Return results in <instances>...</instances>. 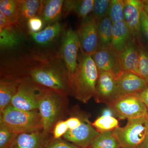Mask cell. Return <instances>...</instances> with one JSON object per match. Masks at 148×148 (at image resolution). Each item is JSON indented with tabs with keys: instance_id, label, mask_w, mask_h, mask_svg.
I'll return each instance as SVG.
<instances>
[{
	"instance_id": "d590c367",
	"label": "cell",
	"mask_w": 148,
	"mask_h": 148,
	"mask_svg": "<svg viewBox=\"0 0 148 148\" xmlns=\"http://www.w3.org/2000/svg\"><path fill=\"white\" fill-rule=\"evenodd\" d=\"M77 1H64L62 15L67 16L71 12H73Z\"/></svg>"
},
{
	"instance_id": "ba28073f",
	"label": "cell",
	"mask_w": 148,
	"mask_h": 148,
	"mask_svg": "<svg viewBox=\"0 0 148 148\" xmlns=\"http://www.w3.org/2000/svg\"><path fill=\"white\" fill-rule=\"evenodd\" d=\"M99 20L92 14L82 20L76 32L82 53L91 56L99 48L98 27Z\"/></svg>"
},
{
	"instance_id": "ab89813d",
	"label": "cell",
	"mask_w": 148,
	"mask_h": 148,
	"mask_svg": "<svg viewBox=\"0 0 148 148\" xmlns=\"http://www.w3.org/2000/svg\"><path fill=\"white\" fill-rule=\"evenodd\" d=\"M141 1L143 10L148 16V0H141Z\"/></svg>"
},
{
	"instance_id": "4dcf8cb0",
	"label": "cell",
	"mask_w": 148,
	"mask_h": 148,
	"mask_svg": "<svg viewBox=\"0 0 148 148\" xmlns=\"http://www.w3.org/2000/svg\"><path fill=\"white\" fill-rule=\"evenodd\" d=\"M111 1V0H94L92 15L99 21L108 16Z\"/></svg>"
},
{
	"instance_id": "7402d4cb",
	"label": "cell",
	"mask_w": 148,
	"mask_h": 148,
	"mask_svg": "<svg viewBox=\"0 0 148 148\" xmlns=\"http://www.w3.org/2000/svg\"><path fill=\"white\" fill-rule=\"evenodd\" d=\"M16 27L12 26L7 28H0L1 49H12L20 44L21 37L16 30Z\"/></svg>"
},
{
	"instance_id": "ee69618b",
	"label": "cell",
	"mask_w": 148,
	"mask_h": 148,
	"mask_svg": "<svg viewBox=\"0 0 148 148\" xmlns=\"http://www.w3.org/2000/svg\"><path fill=\"white\" fill-rule=\"evenodd\" d=\"M119 148H121V147H119Z\"/></svg>"
},
{
	"instance_id": "83f0119b",
	"label": "cell",
	"mask_w": 148,
	"mask_h": 148,
	"mask_svg": "<svg viewBox=\"0 0 148 148\" xmlns=\"http://www.w3.org/2000/svg\"><path fill=\"white\" fill-rule=\"evenodd\" d=\"M125 0H111L108 16L113 24L124 21Z\"/></svg>"
},
{
	"instance_id": "60d3db41",
	"label": "cell",
	"mask_w": 148,
	"mask_h": 148,
	"mask_svg": "<svg viewBox=\"0 0 148 148\" xmlns=\"http://www.w3.org/2000/svg\"><path fill=\"white\" fill-rule=\"evenodd\" d=\"M112 112L110 109H106L103 111V116H112Z\"/></svg>"
},
{
	"instance_id": "8fae6325",
	"label": "cell",
	"mask_w": 148,
	"mask_h": 148,
	"mask_svg": "<svg viewBox=\"0 0 148 148\" xmlns=\"http://www.w3.org/2000/svg\"><path fill=\"white\" fill-rule=\"evenodd\" d=\"M100 132L88 121H82L79 126L75 129L69 130L63 137L64 140L82 148L90 147Z\"/></svg>"
},
{
	"instance_id": "8d00e7d4",
	"label": "cell",
	"mask_w": 148,
	"mask_h": 148,
	"mask_svg": "<svg viewBox=\"0 0 148 148\" xmlns=\"http://www.w3.org/2000/svg\"><path fill=\"white\" fill-rule=\"evenodd\" d=\"M69 130L75 129L80 125L82 120L76 117H72L66 120Z\"/></svg>"
},
{
	"instance_id": "4fadbf2b",
	"label": "cell",
	"mask_w": 148,
	"mask_h": 148,
	"mask_svg": "<svg viewBox=\"0 0 148 148\" xmlns=\"http://www.w3.org/2000/svg\"><path fill=\"white\" fill-rule=\"evenodd\" d=\"M116 80L119 97L139 94L148 88L142 77L131 72L121 71L116 77Z\"/></svg>"
},
{
	"instance_id": "ffe728a7",
	"label": "cell",
	"mask_w": 148,
	"mask_h": 148,
	"mask_svg": "<svg viewBox=\"0 0 148 148\" xmlns=\"http://www.w3.org/2000/svg\"><path fill=\"white\" fill-rule=\"evenodd\" d=\"M41 4V1L38 0L18 1V28L27 24L30 18L38 16Z\"/></svg>"
},
{
	"instance_id": "f35d334b",
	"label": "cell",
	"mask_w": 148,
	"mask_h": 148,
	"mask_svg": "<svg viewBox=\"0 0 148 148\" xmlns=\"http://www.w3.org/2000/svg\"><path fill=\"white\" fill-rule=\"evenodd\" d=\"M140 97L148 110V88L140 93Z\"/></svg>"
},
{
	"instance_id": "1f68e13d",
	"label": "cell",
	"mask_w": 148,
	"mask_h": 148,
	"mask_svg": "<svg viewBox=\"0 0 148 148\" xmlns=\"http://www.w3.org/2000/svg\"><path fill=\"white\" fill-rule=\"evenodd\" d=\"M140 29L141 42L148 47V16L143 9L140 15Z\"/></svg>"
},
{
	"instance_id": "484cf974",
	"label": "cell",
	"mask_w": 148,
	"mask_h": 148,
	"mask_svg": "<svg viewBox=\"0 0 148 148\" xmlns=\"http://www.w3.org/2000/svg\"><path fill=\"white\" fill-rule=\"evenodd\" d=\"M91 124L100 132L112 131L119 127L118 121L112 116H101Z\"/></svg>"
},
{
	"instance_id": "7bdbcfd3",
	"label": "cell",
	"mask_w": 148,
	"mask_h": 148,
	"mask_svg": "<svg viewBox=\"0 0 148 148\" xmlns=\"http://www.w3.org/2000/svg\"><path fill=\"white\" fill-rule=\"evenodd\" d=\"M87 148H93L91 147H88Z\"/></svg>"
},
{
	"instance_id": "e575fe53",
	"label": "cell",
	"mask_w": 148,
	"mask_h": 148,
	"mask_svg": "<svg viewBox=\"0 0 148 148\" xmlns=\"http://www.w3.org/2000/svg\"><path fill=\"white\" fill-rule=\"evenodd\" d=\"M69 130L66 121H58L53 126L52 131L53 138L55 139L61 138L66 134Z\"/></svg>"
},
{
	"instance_id": "74e56055",
	"label": "cell",
	"mask_w": 148,
	"mask_h": 148,
	"mask_svg": "<svg viewBox=\"0 0 148 148\" xmlns=\"http://www.w3.org/2000/svg\"><path fill=\"white\" fill-rule=\"evenodd\" d=\"M14 26L2 13L0 12V28H7Z\"/></svg>"
},
{
	"instance_id": "6da1fadb",
	"label": "cell",
	"mask_w": 148,
	"mask_h": 148,
	"mask_svg": "<svg viewBox=\"0 0 148 148\" xmlns=\"http://www.w3.org/2000/svg\"><path fill=\"white\" fill-rule=\"evenodd\" d=\"M1 74L32 82L66 96L71 94L67 68L60 54L52 51L35 50L7 61Z\"/></svg>"
},
{
	"instance_id": "f1b7e54d",
	"label": "cell",
	"mask_w": 148,
	"mask_h": 148,
	"mask_svg": "<svg viewBox=\"0 0 148 148\" xmlns=\"http://www.w3.org/2000/svg\"><path fill=\"white\" fill-rule=\"evenodd\" d=\"M18 134L3 121H0V148H8Z\"/></svg>"
},
{
	"instance_id": "7c38bea8",
	"label": "cell",
	"mask_w": 148,
	"mask_h": 148,
	"mask_svg": "<svg viewBox=\"0 0 148 148\" xmlns=\"http://www.w3.org/2000/svg\"><path fill=\"white\" fill-rule=\"evenodd\" d=\"M91 56L99 73L109 72L116 77L121 71L119 53L112 47L99 48Z\"/></svg>"
},
{
	"instance_id": "277c9868",
	"label": "cell",
	"mask_w": 148,
	"mask_h": 148,
	"mask_svg": "<svg viewBox=\"0 0 148 148\" xmlns=\"http://www.w3.org/2000/svg\"><path fill=\"white\" fill-rule=\"evenodd\" d=\"M122 148H141L148 138V116L127 120L123 127L113 130Z\"/></svg>"
},
{
	"instance_id": "d6986e66",
	"label": "cell",
	"mask_w": 148,
	"mask_h": 148,
	"mask_svg": "<svg viewBox=\"0 0 148 148\" xmlns=\"http://www.w3.org/2000/svg\"><path fill=\"white\" fill-rule=\"evenodd\" d=\"M62 30V25L58 21L47 25L40 32L36 33H29V34L35 43L42 46H45L55 41L61 34Z\"/></svg>"
},
{
	"instance_id": "d6a6232c",
	"label": "cell",
	"mask_w": 148,
	"mask_h": 148,
	"mask_svg": "<svg viewBox=\"0 0 148 148\" xmlns=\"http://www.w3.org/2000/svg\"><path fill=\"white\" fill-rule=\"evenodd\" d=\"M27 25L30 33L40 32L45 26L42 19L38 16H35L30 18L27 21Z\"/></svg>"
},
{
	"instance_id": "5bb4252c",
	"label": "cell",
	"mask_w": 148,
	"mask_h": 148,
	"mask_svg": "<svg viewBox=\"0 0 148 148\" xmlns=\"http://www.w3.org/2000/svg\"><path fill=\"white\" fill-rule=\"evenodd\" d=\"M143 9L141 0H125L124 21L128 27L132 38L141 42L140 22Z\"/></svg>"
},
{
	"instance_id": "e0dca14e",
	"label": "cell",
	"mask_w": 148,
	"mask_h": 148,
	"mask_svg": "<svg viewBox=\"0 0 148 148\" xmlns=\"http://www.w3.org/2000/svg\"><path fill=\"white\" fill-rule=\"evenodd\" d=\"M21 80L8 77H1L0 80V114L8 106L15 95Z\"/></svg>"
},
{
	"instance_id": "3957f363",
	"label": "cell",
	"mask_w": 148,
	"mask_h": 148,
	"mask_svg": "<svg viewBox=\"0 0 148 148\" xmlns=\"http://www.w3.org/2000/svg\"><path fill=\"white\" fill-rule=\"evenodd\" d=\"M0 121L17 134L43 130L38 111L23 110L10 105L0 114Z\"/></svg>"
},
{
	"instance_id": "603a6c76",
	"label": "cell",
	"mask_w": 148,
	"mask_h": 148,
	"mask_svg": "<svg viewBox=\"0 0 148 148\" xmlns=\"http://www.w3.org/2000/svg\"><path fill=\"white\" fill-rule=\"evenodd\" d=\"M112 22L108 16L99 21L98 27L99 48H105L112 47Z\"/></svg>"
},
{
	"instance_id": "cb8c5ba5",
	"label": "cell",
	"mask_w": 148,
	"mask_h": 148,
	"mask_svg": "<svg viewBox=\"0 0 148 148\" xmlns=\"http://www.w3.org/2000/svg\"><path fill=\"white\" fill-rule=\"evenodd\" d=\"M0 12L18 28V1L1 0Z\"/></svg>"
},
{
	"instance_id": "30bf717a",
	"label": "cell",
	"mask_w": 148,
	"mask_h": 148,
	"mask_svg": "<svg viewBox=\"0 0 148 148\" xmlns=\"http://www.w3.org/2000/svg\"><path fill=\"white\" fill-rule=\"evenodd\" d=\"M94 98L97 103L108 106L119 98L116 76L109 72L99 73Z\"/></svg>"
},
{
	"instance_id": "9a60e30c",
	"label": "cell",
	"mask_w": 148,
	"mask_h": 148,
	"mask_svg": "<svg viewBox=\"0 0 148 148\" xmlns=\"http://www.w3.org/2000/svg\"><path fill=\"white\" fill-rule=\"evenodd\" d=\"M119 56L121 71L131 72L140 76L138 43L135 40H130L119 53Z\"/></svg>"
},
{
	"instance_id": "5b68a950",
	"label": "cell",
	"mask_w": 148,
	"mask_h": 148,
	"mask_svg": "<svg viewBox=\"0 0 148 148\" xmlns=\"http://www.w3.org/2000/svg\"><path fill=\"white\" fill-rule=\"evenodd\" d=\"M66 95L49 88L43 89L39 103L38 111L42 121L43 130L49 134L61 115L63 101Z\"/></svg>"
},
{
	"instance_id": "4316f807",
	"label": "cell",
	"mask_w": 148,
	"mask_h": 148,
	"mask_svg": "<svg viewBox=\"0 0 148 148\" xmlns=\"http://www.w3.org/2000/svg\"><path fill=\"white\" fill-rule=\"evenodd\" d=\"M140 75L148 86V47L142 42L138 43Z\"/></svg>"
},
{
	"instance_id": "d4e9b609",
	"label": "cell",
	"mask_w": 148,
	"mask_h": 148,
	"mask_svg": "<svg viewBox=\"0 0 148 148\" xmlns=\"http://www.w3.org/2000/svg\"><path fill=\"white\" fill-rule=\"evenodd\" d=\"M93 148H119L120 147L112 131L100 132V135L92 142L90 147Z\"/></svg>"
},
{
	"instance_id": "ac0fdd59",
	"label": "cell",
	"mask_w": 148,
	"mask_h": 148,
	"mask_svg": "<svg viewBox=\"0 0 148 148\" xmlns=\"http://www.w3.org/2000/svg\"><path fill=\"white\" fill-rule=\"evenodd\" d=\"M64 1H41L38 16L42 19L45 25H49L58 22L62 15Z\"/></svg>"
},
{
	"instance_id": "836d02e7",
	"label": "cell",
	"mask_w": 148,
	"mask_h": 148,
	"mask_svg": "<svg viewBox=\"0 0 148 148\" xmlns=\"http://www.w3.org/2000/svg\"><path fill=\"white\" fill-rule=\"evenodd\" d=\"M45 148H82L66 141L64 139L52 138Z\"/></svg>"
},
{
	"instance_id": "9c48e42d",
	"label": "cell",
	"mask_w": 148,
	"mask_h": 148,
	"mask_svg": "<svg viewBox=\"0 0 148 148\" xmlns=\"http://www.w3.org/2000/svg\"><path fill=\"white\" fill-rule=\"evenodd\" d=\"M80 48L79 40L76 32L71 28L65 30L62 36L60 55L67 68L69 78L76 71L78 53Z\"/></svg>"
},
{
	"instance_id": "2e32d148",
	"label": "cell",
	"mask_w": 148,
	"mask_h": 148,
	"mask_svg": "<svg viewBox=\"0 0 148 148\" xmlns=\"http://www.w3.org/2000/svg\"><path fill=\"white\" fill-rule=\"evenodd\" d=\"M52 138L43 130L21 133L8 148H45Z\"/></svg>"
},
{
	"instance_id": "52a82bcc",
	"label": "cell",
	"mask_w": 148,
	"mask_h": 148,
	"mask_svg": "<svg viewBox=\"0 0 148 148\" xmlns=\"http://www.w3.org/2000/svg\"><path fill=\"white\" fill-rule=\"evenodd\" d=\"M44 88L29 81L21 80L11 105L23 110L38 111L40 99Z\"/></svg>"
},
{
	"instance_id": "b9f144b4",
	"label": "cell",
	"mask_w": 148,
	"mask_h": 148,
	"mask_svg": "<svg viewBox=\"0 0 148 148\" xmlns=\"http://www.w3.org/2000/svg\"><path fill=\"white\" fill-rule=\"evenodd\" d=\"M141 148H148V138Z\"/></svg>"
},
{
	"instance_id": "f546056e",
	"label": "cell",
	"mask_w": 148,
	"mask_h": 148,
	"mask_svg": "<svg viewBox=\"0 0 148 148\" xmlns=\"http://www.w3.org/2000/svg\"><path fill=\"white\" fill-rule=\"evenodd\" d=\"M94 0L77 1L74 12L82 20L90 15L93 10Z\"/></svg>"
},
{
	"instance_id": "7a4b0ae2",
	"label": "cell",
	"mask_w": 148,
	"mask_h": 148,
	"mask_svg": "<svg viewBox=\"0 0 148 148\" xmlns=\"http://www.w3.org/2000/svg\"><path fill=\"white\" fill-rule=\"evenodd\" d=\"M99 72L91 56L81 52L76 71L69 78L71 94L82 103L94 97Z\"/></svg>"
},
{
	"instance_id": "8992f818",
	"label": "cell",
	"mask_w": 148,
	"mask_h": 148,
	"mask_svg": "<svg viewBox=\"0 0 148 148\" xmlns=\"http://www.w3.org/2000/svg\"><path fill=\"white\" fill-rule=\"evenodd\" d=\"M113 113L120 119H134L148 116V110L140 94L125 95L108 105Z\"/></svg>"
},
{
	"instance_id": "44dd1931",
	"label": "cell",
	"mask_w": 148,
	"mask_h": 148,
	"mask_svg": "<svg viewBox=\"0 0 148 148\" xmlns=\"http://www.w3.org/2000/svg\"><path fill=\"white\" fill-rule=\"evenodd\" d=\"M132 38L124 21L113 24L112 47L119 53Z\"/></svg>"
}]
</instances>
